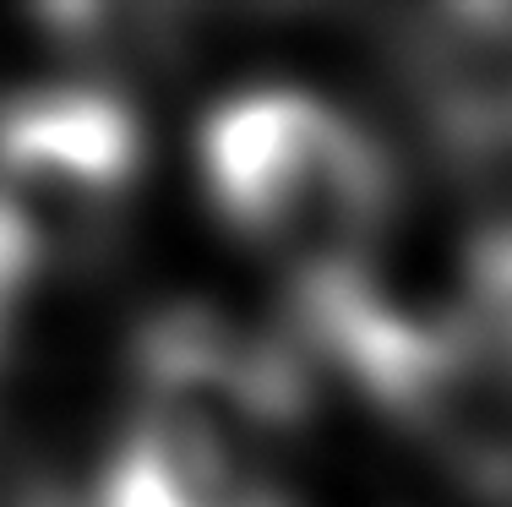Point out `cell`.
<instances>
[{"label":"cell","instance_id":"3957f363","mask_svg":"<svg viewBox=\"0 0 512 507\" xmlns=\"http://www.w3.org/2000/svg\"><path fill=\"white\" fill-rule=\"evenodd\" d=\"M142 180V120L99 82H39L0 104V284L33 289L88 262Z\"/></svg>","mask_w":512,"mask_h":507},{"label":"cell","instance_id":"7a4b0ae2","mask_svg":"<svg viewBox=\"0 0 512 507\" xmlns=\"http://www.w3.org/2000/svg\"><path fill=\"white\" fill-rule=\"evenodd\" d=\"M300 344L398 437L480 497L512 502V377L458 306H404L376 273L295 295Z\"/></svg>","mask_w":512,"mask_h":507},{"label":"cell","instance_id":"8992f818","mask_svg":"<svg viewBox=\"0 0 512 507\" xmlns=\"http://www.w3.org/2000/svg\"><path fill=\"white\" fill-rule=\"evenodd\" d=\"M458 317L474 328L491 360L512 377V219L485 224L463 246L458 268Z\"/></svg>","mask_w":512,"mask_h":507},{"label":"cell","instance_id":"277c9868","mask_svg":"<svg viewBox=\"0 0 512 507\" xmlns=\"http://www.w3.org/2000/svg\"><path fill=\"white\" fill-rule=\"evenodd\" d=\"M295 431L197 393H131L93 507H300L284 475Z\"/></svg>","mask_w":512,"mask_h":507},{"label":"cell","instance_id":"6da1fadb","mask_svg":"<svg viewBox=\"0 0 512 507\" xmlns=\"http://www.w3.org/2000/svg\"><path fill=\"white\" fill-rule=\"evenodd\" d=\"M213 213L289 273V295L371 273L398 208L393 159L349 110L311 88H240L197 131Z\"/></svg>","mask_w":512,"mask_h":507},{"label":"cell","instance_id":"5b68a950","mask_svg":"<svg viewBox=\"0 0 512 507\" xmlns=\"http://www.w3.org/2000/svg\"><path fill=\"white\" fill-rule=\"evenodd\" d=\"M398 66L431 142L463 169L512 164V6L398 17Z\"/></svg>","mask_w":512,"mask_h":507}]
</instances>
